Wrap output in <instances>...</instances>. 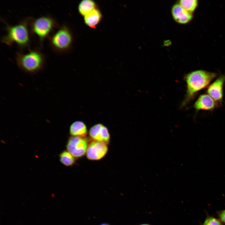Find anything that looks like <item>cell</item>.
<instances>
[{
  "label": "cell",
  "instance_id": "obj_1",
  "mask_svg": "<svg viewBox=\"0 0 225 225\" xmlns=\"http://www.w3.org/2000/svg\"><path fill=\"white\" fill-rule=\"evenodd\" d=\"M31 18H26L13 25L2 20L5 25L6 33L2 37V42L9 46L15 43L22 49L29 47L30 41L29 28Z\"/></svg>",
  "mask_w": 225,
  "mask_h": 225
},
{
  "label": "cell",
  "instance_id": "obj_2",
  "mask_svg": "<svg viewBox=\"0 0 225 225\" xmlns=\"http://www.w3.org/2000/svg\"><path fill=\"white\" fill-rule=\"evenodd\" d=\"M217 74L203 70H197L186 74L184 79L187 84L186 93L182 105L192 99L199 91L207 86Z\"/></svg>",
  "mask_w": 225,
  "mask_h": 225
},
{
  "label": "cell",
  "instance_id": "obj_3",
  "mask_svg": "<svg viewBox=\"0 0 225 225\" xmlns=\"http://www.w3.org/2000/svg\"><path fill=\"white\" fill-rule=\"evenodd\" d=\"M16 63L19 68L25 72L35 74L42 70L45 62L44 55L40 50L35 49L26 52H17Z\"/></svg>",
  "mask_w": 225,
  "mask_h": 225
},
{
  "label": "cell",
  "instance_id": "obj_4",
  "mask_svg": "<svg viewBox=\"0 0 225 225\" xmlns=\"http://www.w3.org/2000/svg\"><path fill=\"white\" fill-rule=\"evenodd\" d=\"M58 27L55 19L49 15L35 18H31L29 23L30 32L38 38L41 46L44 40L48 38Z\"/></svg>",
  "mask_w": 225,
  "mask_h": 225
},
{
  "label": "cell",
  "instance_id": "obj_5",
  "mask_svg": "<svg viewBox=\"0 0 225 225\" xmlns=\"http://www.w3.org/2000/svg\"><path fill=\"white\" fill-rule=\"evenodd\" d=\"M72 33L64 25L58 27L57 30L48 37L51 47L55 51L62 52L70 47L72 40Z\"/></svg>",
  "mask_w": 225,
  "mask_h": 225
},
{
  "label": "cell",
  "instance_id": "obj_6",
  "mask_svg": "<svg viewBox=\"0 0 225 225\" xmlns=\"http://www.w3.org/2000/svg\"><path fill=\"white\" fill-rule=\"evenodd\" d=\"M88 140L85 137L72 136L68 139L67 144V150L75 158H81L85 153L88 147Z\"/></svg>",
  "mask_w": 225,
  "mask_h": 225
},
{
  "label": "cell",
  "instance_id": "obj_7",
  "mask_svg": "<svg viewBox=\"0 0 225 225\" xmlns=\"http://www.w3.org/2000/svg\"><path fill=\"white\" fill-rule=\"evenodd\" d=\"M108 150L107 144L93 141L88 145L86 152L87 158L92 160H100L105 156Z\"/></svg>",
  "mask_w": 225,
  "mask_h": 225
},
{
  "label": "cell",
  "instance_id": "obj_8",
  "mask_svg": "<svg viewBox=\"0 0 225 225\" xmlns=\"http://www.w3.org/2000/svg\"><path fill=\"white\" fill-rule=\"evenodd\" d=\"M89 134L93 141L108 144L110 141V135L107 127L101 123L94 125L90 128Z\"/></svg>",
  "mask_w": 225,
  "mask_h": 225
},
{
  "label": "cell",
  "instance_id": "obj_9",
  "mask_svg": "<svg viewBox=\"0 0 225 225\" xmlns=\"http://www.w3.org/2000/svg\"><path fill=\"white\" fill-rule=\"evenodd\" d=\"M225 75L220 76L208 88L207 92L217 102L221 103L223 98V87Z\"/></svg>",
  "mask_w": 225,
  "mask_h": 225
},
{
  "label": "cell",
  "instance_id": "obj_10",
  "mask_svg": "<svg viewBox=\"0 0 225 225\" xmlns=\"http://www.w3.org/2000/svg\"><path fill=\"white\" fill-rule=\"evenodd\" d=\"M172 17L175 21L181 24H185L190 21L192 18V13L182 8L178 3L174 5L171 9Z\"/></svg>",
  "mask_w": 225,
  "mask_h": 225
},
{
  "label": "cell",
  "instance_id": "obj_11",
  "mask_svg": "<svg viewBox=\"0 0 225 225\" xmlns=\"http://www.w3.org/2000/svg\"><path fill=\"white\" fill-rule=\"evenodd\" d=\"M217 103L208 94H204L198 97L194 104V107L197 110H211L216 107Z\"/></svg>",
  "mask_w": 225,
  "mask_h": 225
},
{
  "label": "cell",
  "instance_id": "obj_12",
  "mask_svg": "<svg viewBox=\"0 0 225 225\" xmlns=\"http://www.w3.org/2000/svg\"><path fill=\"white\" fill-rule=\"evenodd\" d=\"M102 16L100 11L96 8L84 16L85 24L89 27L95 28L102 18Z\"/></svg>",
  "mask_w": 225,
  "mask_h": 225
},
{
  "label": "cell",
  "instance_id": "obj_13",
  "mask_svg": "<svg viewBox=\"0 0 225 225\" xmlns=\"http://www.w3.org/2000/svg\"><path fill=\"white\" fill-rule=\"evenodd\" d=\"M69 132L72 136L85 137L87 134V127L82 121H77L70 125Z\"/></svg>",
  "mask_w": 225,
  "mask_h": 225
},
{
  "label": "cell",
  "instance_id": "obj_14",
  "mask_svg": "<svg viewBox=\"0 0 225 225\" xmlns=\"http://www.w3.org/2000/svg\"><path fill=\"white\" fill-rule=\"evenodd\" d=\"M96 3L92 0H83L79 4L78 9L80 14L85 16L88 14L96 8Z\"/></svg>",
  "mask_w": 225,
  "mask_h": 225
},
{
  "label": "cell",
  "instance_id": "obj_15",
  "mask_svg": "<svg viewBox=\"0 0 225 225\" xmlns=\"http://www.w3.org/2000/svg\"><path fill=\"white\" fill-rule=\"evenodd\" d=\"M60 162L63 165L67 166H72L75 162V158L68 150H64L59 155Z\"/></svg>",
  "mask_w": 225,
  "mask_h": 225
},
{
  "label": "cell",
  "instance_id": "obj_16",
  "mask_svg": "<svg viewBox=\"0 0 225 225\" xmlns=\"http://www.w3.org/2000/svg\"><path fill=\"white\" fill-rule=\"evenodd\" d=\"M178 3L186 10L192 13L197 7L198 1L197 0H181Z\"/></svg>",
  "mask_w": 225,
  "mask_h": 225
},
{
  "label": "cell",
  "instance_id": "obj_17",
  "mask_svg": "<svg viewBox=\"0 0 225 225\" xmlns=\"http://www.w3.org/2000/svg\"><path fill=\"white\" fill-rule=\"evenodd\" d=\"M200 225H222V224L218 218L210 216L207 213V216L204 221Z\"/></svg>",
  "mask_w": 225,
  "mask_h": 225
},
{
  "label": "cell",
  "instance_id": "obj_18",
  "mask_svg": "<svg viewBox=\"0 0 225 225\" xmlns=\"http://www.w3.org/2000/svg\"><path fill=\"white\" fill-rule=\"evenodd\" d=\"M217 213L218 219L222 222L225 224V209L217 211Z\"/></svg>",
  "mask_w": 225,
  "mask_h": 225
},
{
  "label": "cell",
  "instance_id": "obj_19",
  "mask_svg": "<svg viewBox=\"0 0 225 225\" xmlns=\"http://www.w3.org/2000/svg\"><path fill=\"white\" fill-rule=\"evenodd\" d=\"M100 225H108V224L106 223H103Z\"/></svg>",
  "mask_w": 225,
  "mask_h": 225
},
{
  "label": "cell",
  "instance_id": "obj_20",
  "mask_svg": "<svg viewBox=\"0 0 225 225\" xmlns=\"http://www.w3.org/2000/svg\"><path fill=\"white\" fill-rule=\"evenodd\" d=\"M149 225L146 224H142V225Z\"/></svg>",
  "mask_w": 225,
  "mask_h": 225
},
{
  "label": "cell",
  "instance_id": "obj_21",
  "mask_svg": "<svg viewBox=\"0 0 225 225\" xmlns=\"http://www.w3.org/2000/svg\"></svg>",
  "mask_w": 225,
  "mask_h": 225
}]
</instances>
